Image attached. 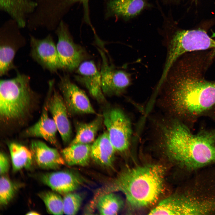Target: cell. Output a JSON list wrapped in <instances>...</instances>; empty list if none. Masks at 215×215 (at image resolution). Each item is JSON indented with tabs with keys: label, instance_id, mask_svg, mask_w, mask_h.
Here are the masks:
<instances>
[{
	"label": "cell",
	"instance_id": "1",
	"mask_svg": "<svg viewBox=\"0 0 215 215\" xmlns=\"http://www.w3.org/2000/svg\"><path fill=\"white\" fill-rule=\"evenodd\" d=\"M215 56L212 50L188 53L169 69L158 91L178 119L194 121L215 108V81L205 76Z\"/></svg>",
	"mask_w": 215,
	"mask_h": 215
},
{
	"label": "cell",
	"instance_id": "2",
	"mask_svg": "<svg viewBox=\"0 0 215 215\" xmlns=\"http://www.w3.org/2000/svg\"><path fill=\"white\" fill-rule=\"evenodd\" d=\"M159 141L173 159L190 169L215 162L213 130L192 133L184 122L175 119L164 125Z\"/></svg>",
	"mask_w": 215,
	"mask_h": 215
},
{
	"label": "cell",
	"instance_id": "3",
	"mask_svg": "<svg viewBox=\"0 0 215 215\" xmlns=\"http://www.w3.org/2000/svg\"><path fill=\"white\" fill-rule=\"evenodd\" d=\"M164 172L162 166L156 164L126 168L113 180L109 191L122 192L134 208L150 205L162 193Z\"/></svg>",
	"mask_w": 215,
	"mask_h": 215
},
{
	"label": "cell",
	"instance_id": "4",
	"mask_svg": "<svg viewBox=\"0 0 215 215\" xmlns=\"http://www.w3.org/2000/svg\"><path fill=\"white\" fill-rule=\"evenodd\" d=\"M30 78L19 73L0 82V118L4 123L19 121L29 112L34 97Z\"/></svg>",
	"mask_w": 215,
	"mask_h": 215
},
{
	"label": "cell",
	"instance_id": "5",
	"mask_svg": "<svg viewBox=\"0 0 215 215\" xmlns=\"http://www.w3.org/2000/svg\"><path fill=\"white\" fill-rule=\"evenodd\" d=\"M103 122L109 139L116 151L126 150L128 148L132 135L130 122L121 109L112 108L105 111Z\"/></svg>",
	"mask_w": 215,
	"mask_h": 215
},
{
	"label": "cell",
	"instance_id": "6",
	"mask_svg": "<svg viewBox=\"0 0 215 215\" xmlns=\"http://www.w3.org/2000/svg\"><path fill=\"white\" fill-rule=\"evenodd\" d=\"M56 33L58 40L56 46L62 69L70 71L76 69L85 57L84 48L74 42L62 22Z\"/></svg>",
	"mask_w": 215,
	"mask_h": 215
},
{
	"label": "cell",
	"instance_id": "7",
	"mask_svg": "<svg viewBox=\"0 0 215 215\" xmlns=\"http://www.w3.org/2000/svg\"><path fill=\"white\" fill-rule=\"evenodd\" d=\"M58 87L69 115L96 113L85 93L72 82L68 76L61 77Z\"/></svg>",
	"mask_w": 215,
	"mask_h": 215
},
{
	"label": "cell",
	"instance_id": "8",
	"mask_svg": "<svg viewBox=\"0 0 215 215\" xmlns=\"http://www.w3.org/2000/svg\"><path fill=\"white\" fill-rule=\"evenodd\" d=\"M172 40L176 51L180 55L190 52L215 50V40L203 30L178 31L173 35Z\"/></svg>",
	"mask_w": 215,
	"mask_h": 215
},
{
	"label": "cell",
	"instance_id": "9",
	"mask_svg": "<svg viewBox=\"0 0 215 215\" xmlns=\"http://www.w3.org/2000/svg\"><path fill=\"white\" fill-rule=\"evenodd\" d=\"M99 51L102 61L100 73L103 93L108 96L122 93L131 84V74L110 65L103 51L99 49Z\"/></svg>",
	"mask_w": 215,
	"mask_h": 215
},
{
	"label": "cell",
	"instance_id": "10",
	"mask_svg": "<svg viewBox=\"0 0 215 215\" xmlns=\"http://www.w3.org/2000/svg\"><path fill=\"white\" fill-rule=\"evenodd\" d=\"M55 81L50 80L48 83L50 99L48 109L56 125L62 141L65 144L70 141L72 130L66 107L62 96L54 88Z\"/></svg>",
	"mask_w": 215,
	"mask_h": 215
},
{
	"label": "cell",
	"instance_id": "11",
	"mask_svg": "<svg viewBox=\"0 0 215 215\" xmlns=\"http://www.w3.org/2000/svg\"><path fill=\"white\" fill-rule=\"evenodd\" d=\"M30 44L32 57L43 68L53 72L62 69L56 45L50 36L42 39L31 36Z\"/></svg>",
	"mask_w": 215,
	"mask_h": 215
},
{
	"label": "cell",
	"instance_id": "12",
	"mask_svg": "<svg viewBox=\"0 0 215 215\" xmlns=\"http://www.w3.org/2000/svg\"><path fill=\"white\" fill-rule=\"evenodd\" d=\"M40 179L54 192L64 195L77 190L85 182L78 173L69 171L44 173L41 175Z\"/></svg>",
	"mask_w": 215,
	"mask_h": 215
},
{
	"label": "cell",
	"instance_id": "13",
	"mask_svg": "<svg viewBox=\"0 0 215 215\" xmlns=\"http://www.w3.org/2000/svg\"><path fill=\"white\" fill-rule=\"evenodd\" d=\"M76 69L75 76L76 80L83 85L98 102H105L102 87L100 73L94 63L91 61H85Z\"/></svg>",
	"mask_w": 215,
	"mask_h": 215
},
{
	"label": "cell",
	"instance_id": "14",
	"mask_svg": "<svg viewBox=\"0 0 215 215\" xmlns=\"http://www.w3.org/2000/svg\"><path fill=\"white\" fill-rule=\"evenodd\" d=\"M30 149L34 159L42 168L56 169L65 163L62 155L56 149L49 147L42 141H32Z\"/></svg>",
	"mask_w": 215,
	"mask_h": 215
},
{
	"label": "cell",
	"instance_id": "15",
	"mask_svg": "<svg viewBox=\"0 0 215 215\" xmlns=\"http://www.w3.org/2000/svg\"><path fill=\"white\" fill-rule=\"evenodd\" d=\"M47 110L45 106L38 122L26 129L23 134L27 137L43 138L57 146L58 145L56 137L57 128L53 119L49 117Z\"/></svg>",
	"mask_w": 215,
	"mask_h": 215
},
{
	"label": "cell",
	"instance_id": "16",
	"mask_svg": "<svg viewBox=\"0 0 215 215\" xmlns=\"http://www.w3.org/2000/svg\"><path fill=\"white\" fill-rule=\"evenodd\" d=\"M116 151L107 132L99 136L91 145V158L97 165L105 168H112Z\"/></svg>",
	"mask_w": 215,
	"mask_h": 215
},
{
	"label": "cell",
	"instance_id": "17",
	"mask_svg": "<svg viewBox=\"0 0 215 215\" xmlns=\"http://www.w3.org/2000/svg\"><path fill=\"white\" fill-rule=\"evenodd\" d=\"M0 42V75H5L14 67V59L23 44L17 36L2 35Z\"/></svg>",
	"mask_w": 215,
	"mask_h": 215
},
{
	"label": "cell",
	"instance_id": "18",
	"mask_svg": "<svg viewBox=\"0 0 215 215\" xmlns=\"http://www.w3.org/2000/svg\"><path fill=\"white\" fill-rule=\"evenodd\" d=\"M1 9L9 14L18 26L23 27L26 24V18L36 4L31 0H0Z\"/></svg>",
	"mask_w": 215,
	"mask_h": 215
},
{
	"label": "cell",
	"instance_id": "19",
	"mask_svg": "<svg viewBox=\"0 0 215 215\" xmlns=\"http://www.w3.org/2000/svg\"><path fill=\"white\" fill-rule=\"evenodd\" d=\"M90 144H70L61 151L65 163L70 166L88 165L91 158Z\"/></svg>",
	"mask_w": 215,
	"mask_h": 215
},
{
	"label": "cell",
	"instance_id": "20",
	"mask_svg": "<svg viewBox=\"0 0 215 215\" xmlns=\"http://www.w3.org/2000/svg\"><path fill=\"white\" fill-rule=\"evenodd\" d=\"M102 122L103 116H98L89 123H77L76 135L70 144H90L93 142Z\"/></svg>",
	"mask_w": 215,
	"mask_h": 215
},
{
	"label": "cell",
	"instance_id": "21",
	"mask_svg": "<svg viewBox=\"0 0 215 215\" xmlns=\"http://www.w3.org/2000/svg\"><path fill=\"white\" fill-rule=\"evenodd\" d=\"M8 148L14 172L28 168L31 166L34 159L30 149L15 142L10 143Z\"/></svg>",
	"mask_w": 215,
	"mask_h": 215
},
{
	"label": "cell",
	"instance_id": "22",
	"mask_svg": "<svg viewBox=\"0 0 215 215\" xmlns=\"http://www.w3.org/2000/svg\"><path fill=\"white\" fill-rule=\"evenodd\" d=\"M145 6V0H112L109 4L113 13L128 18L138 15Z\"/></svg>",
	"mask_w": 215,
	"mask_h": 215
},
{
	"label": "cell",
	"instance_id": "23",
	"mask_svg": "<svg viewBox=\"0 0 215 215\" xmlns=\"http://www.w3.org/2000/svg\"><path fill=\"white\" fill-rule=\"evenodd\" d=\"M123 205L122 199L117 195L110 193L104 194L99 198L96 204L101 215H116Z\"/></svg>",
	"mask_w": 215,
	"mask_h": 215
},
{
	"label": "cell",
	"instance_id": "24",
	"mask_svg": "<svg viewBox=\"0 0 215 215\" xmlns=\"http://www.w3.org/2000/svg\"><path fill=\"white\" fill-rule=\"evenodd\" d=\"M43 201L48 212L53 215H62L64 213L63 199L54 192L47 191L38 194Z\"/></svg>",
	"mask_w": 215,
	"mask_h": 215
},
{
	"label": "cell",
	"instance_id": "25",
	"mask_svg": "<svg viewBox=\"0 0 215 215\" xmlns=\"http://www.w3.org/2000/svg\"><path fill=\"white\" fill-rule=\"evenodd\" d=\"M0 179V204L2 206L7 205L14 197L18 186L8 177L1 175Z\"/></svg>",
	"mask_w": 215,
	"mask_h": 215
},
{
	"label": "cell",
	"instance_id": "26",
	"mask_svg": "<svg viewBox=\"0 0 215 215\" xmlns=\"http://www.w3.org/2000/svg\"><path fill=\"white\" fill-rule=\"evenodd\" d=\"M82 198L81 195L76 193L70 192L65 195L63 198L64 214H76L80 207Z\"/></svg>",
	"mask_w": 215,
	"mask_h": 215
},
{
	"label": "cell",
	"instance_id": "27",
	"mask_svg": "<svg viewBox=\"0 0 215 215\" xmlns=\"http://www.w3.org/2000/svg\"><path fill=\"white\" fill-rule=\"evenodd\" d=\"M10 167L9 160L7 155L3 152L0 154V174H5L8 171Z\"/></svg>",
	"mask_w": 215,
	"mask_h": 215
},
{
	"label": "cell",
	"instance_id": "28",
	"mask_svg": "<svg viewBox=\"0 0 215 215\" xmlns=\"http://www.w3.org/2000/svg\"><path fill=\"white\" fill-rule=\"evenodd\" d=\"M26 214L28 215H39L40 214L36 211H30L28 212L27 214Z\"/></svg>",
	"mask_w": 215,
	"mask_h": 215
},
{
	"label": "cell",
	"instance_id": "29",
	"mask_svg": "<svg viewBox=\"0 0 215 215\" xmlns=\"http://www.w3.org/2000/svg\"><path fill=\"white\" fill-rule=\"evenodd\" d=\"M76 0V1H77V0Z\"/></svg>",
	"mask_w": 215,
	"mask_h": 215
}]
</instances>
